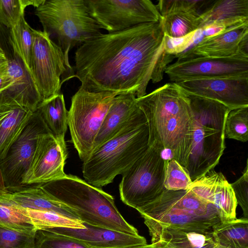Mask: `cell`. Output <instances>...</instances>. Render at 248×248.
<instances>
[{
	"instance_id": "6da1fadb",
	"label": "cell",
	"mask_w": 248,
	"mask_h": 248,
	"mask_svg": "<svg viewBox=\"0 0 248 248\" xmlns=\"http://www.w3.org/2000/svg\"><path fill=\"white\" fill-rule=\"evenodd\" d=\"M162 20L118 32L101 33L78 47L74 75L92 92L146 94L150 81L163 78L175 56L164 49Z\"/></svg>"
},
{
	"instance_id": "7a4b0ae2",
	"label": "cell",
	"mask_w": 248,
	"mask_h": 248,
	"mask_svg": "<svg viewBox=\"0 0 248 248\" xmlns=\"http://www.w3.org/2000/svg\"><path fill=\"white\" fill-rule=\"evenodd\" d=\"M147 120L149 145L171 156L186 169L190 155L193 119L185 92L176 83H168L137 98Z\"/></svg>"
},
{
	"instance_id": "3957f363",
	"label": "cell",
	"mask_w": 248,
	"mask_h": 248,
	"mask_svg": "<svg viewBox=\"0 0 248 248\" xmlns=\"http://www.w3.org/2000/svg\"><path fill=\"white\" fill-rule=\"evenodd\" d=\"M149 147L148 124L139 108L116 134L93 150L83 161L84 180L100 188L111 183Z\"/></svg>"
},
{
	"instance_id": "277c9868",
	"label": "cell",
	"mask_w": 248,
	"mask_h": 248,
	"mask_svg": "<svg viewBox=\"0 0 248 248\" xmlns=\"http://www.w3.org/2000/svg\"><path fill=\"white\" fill-rule=\"evenodd\" d=\"M137 211L151 237L167 227L212 234L221 223L214 206L186 190L165 189L155 200Z\"/></svg>"
},
{
	"instance_id": "5b68a950",
	"label": "cell",
	"mask_w": 248,
	"mask_h": 248,
	"mask_svg": "<svg viewBox=\"0 0 248 248\" xmlns=\"http://www.w3.org/2000/svg\"><path fill=\"white\" fill-rule=\"evenodd\" d=\"M40 185L72 208L83 223L134 235L137 229L128 223L112 196L71 174Z\"/></svg>"
},
{
	"instance_id": "8992f818",
	"label": "cell",
	"mask_w": 248,
	"mask_h": 248,
	"mask_svg": "<svg viewBox=\"0 0 248 248\" xmlns=\"http://www.w3.org/2000/svg\"><path fill=\"white\" fill-rule=\"evenodd\" d=\"M185 93L193 119L192 146L186 170L193 182L218 164L225 148V123L231 109L218 101Z\"/></svg>"
},
{
	"instance_id": "52a82bcc",
	"label": "cell",
	"mask_w": 248,
	"mask_h": 248,
	"mask_svg": "<svg viewBox=\"0 0 248 248\" xmlns=\"http://www.w3.org/2000/svg\"><path fill=\"white\" fill-rule=\"evenodd\" d=\"M34 14L43 31L62 48L69 61L70 50L102 33V28L91 16L85 0H45Z\"/></svg>"
},
{
	"instance_id": "ba28073f",
	"label": "cell",
	"mask_w": 248,
	"mask_h": 248,
	"mask_svg": "<svg viewBox=\"0 0 248 248\" xmlns=\"http://www.w3.org/2000/svg\"><path fill=\"white\" fill-rule=\"evenodd\" d=\"M117 92H92L80 87L72 96L68 114L71 142L84 161L92 153L95 139Z\"/></svg>"
},
{
	"instance_id": "9c48e42d",
	"label": "cell",
	"mask_w": 248,
	"mask_h": 248,
	"mask_svg": "<svg viewBox=\"0 0 248 248\" xmlns=\"http://www.w3.org/2000/svg\"><path fill=\"white\" fill-rule=\"evenodd\" d=\"M166 163L162 152L149 146L122 174L119 186L121 201L137 210L159 197L166 189Z\"/></svg>"
},
{
	"instance_id": "30bf717a",
	"label": "cell",
	"mask_w": 248,
	"mask_h": 248,
	"mask_svg": "<svg viewBox=\"0 0 248 248\" xmlns=\"http://www.w3.org/2000/svg\"><path fill=\"white\" fill-rule=\"evenodd\" d=\"M31 73L42 101L60 93L62 77L73 70L62 48L44 31L33 29Z\"/></svg>"
},
{
	"instance_id": "8fae6325",
	"label": "cell",
	"mask_w": 248,
	"mask_h": 248,
	"mask_svg": "<svg viewBox=\"0 0 248 248\" xmlns=\"http://www.w3.org/2000/svg\"><path fill=\"white\" fill-rule=\"evenodd\" d=\"M91 16L108 33L161 21L163 17L149 0H85Z\"/></svg>"
},
{
	"instance_id": "7c38bea8",
	"label": "cell",
	"mask_w": 248,
	"mask_h": 248,
	"mask_svg": "<svg viewBox=\"0 0 248 248\" xmlns=\"http://www.w3.org/2000/svg\"><path fill=\"white\" fill-rule=\"evenodd\" d=\"M48 133L50 132L41 116L34 111L4 157L0 160L5 185L9 192L22 187L21 182L32 161L38 139Z\"/></svg>"
},
{
	"instance_id": "4fadbf2b",
	"label": "cell",
	"mask_w": 248,
	"mask_h": 248,
	"mask_svg": "<svg viewBox=\"0 0 248 248\" xmlns=\"http://www.w3.org/2000/svg\"><path fill=\"white\" fill-rule=\"evenodd\" d=\"M165 73L175 83L197 78H248V54L240 52L224 58L177 60L167 67Z\"/></svg>"
},
{
	"instance_id": "5bb4252c",
	"label": "cell",
	"mask_w": 248,
	"mask_h": 248,
	"mask_svg": "<svg viewBox=\"0 0 248 248\" xmlns=\"http://www.w3.org/2000/svg\"><path fill=\"white\" fill-rule=\"evenodd\" d=\"M66 146L50 133L40 136L29 168L21 182L22 187L40 185L64 177Z\"/></svg>"
},
{
	"instance_id": "9a60e30c",
	"label": "cell",
	"mask_w": 248,
	"mask_h": 248,
	"mask_svg": "<svg viewBox=\"0 0 248 248\" xmlns=\"http://www.w3.org/2000/svg\"><path fill=\"white\" fill-rule=\"evenodd\" d=\"M176 84L188 93L218 101L231 110L248 107V78H197Z\"/></svg>"
},
{
	"instance_id": "2e32d148",
	"label": "cell",
	"mask_w": 248,
	"mask_h": 248,
	"mask_svg": "<svg viewBox=\"0 0 248 248\" xmlns=\"http://www.w3.org/2000/svg\"><path fill=\"white\" fill-rule=\"evenodd\" d=\"M189 189L214 206L221 223L236 218L238 204L231 184L221 172L209 171L192 182Z\"/></svg>"
},
{
	"instance_id": "e0dca14e",
	"label": "cell",
	"mask_w": 248,
	"mask_h": 248,
	"mask_svg": "<svg viewBox=\"0 0 248 248\" xmlns=\"http://www.w3.org/2000/svg\"><path fill=\"white\" fill-rule=\"evenodd\" d=\"M247 38L248 22H246L230 27L217 34L204 37L194 46L175 57L179 60H185L196 57L232 56L240 52H244L241 50V45Z\"/></svg>"
},
{
	"instance_id": "ac0fdd59",
	"label": "cell",
	"mask_w": 248,
	"mask_h": 248,
	"mask_svg": "<svg viewBox=\"0 0 248 248\" xmlns=\"http://www.w3.org/2000/svg\"><path fill=\"white\" fill-rule=\"evenodd\" d=\"M7 72L12 81L0 93V105H16L35 111L42 98L31 73L16 56L9 59Z\"/></svg>"
},
{
	"instance_id": "d6986e66",
	"label": "cell",
	"mask_w": 248,
	"mask_h": 248,
	"mask_svg": "<svg viewBox=\"0 0 248 248\" xmlns=\"http://www.w3.org/2000/svg\"><path fill=\"white\" fill-rule=\"evenodd\" d=\"M83 229H46L75 239L89 248H123L147 244L146 239L116 231L84 223Z\"/></svg>"
},
{
	"instance_id": "ffe728a7",
	"label": "cell",
	"mask_w": 248,
	"mask_h": 248,
	"mask_svg": "<svg viewBox=\"0 0 248 248\" xmlns=\"http://www.w3.org/2000/svg\"><path fill=\"white\" fill-rule=\"evenodd\" d=\"M139 108L137 97L133 93H123L117 95L114 98L95 139L93 151L116 134Z\"/></svg>"
},
{
	"instance_id": "44dd1931",
	"label": "cell",
	"mask_w": 248,
	"mask_h": 248,
	"mask_svg": "<svg viewBox=\"0 0 248 248\" xmlns=\"http://www.w3.org/2000/svg\"><path fill=\"white\" fill-rule=\"evenodd\" d=\"M4 196L22 208L52 211L79 219L72 208L57 199L40 185L27 186Z\"/></svg>"
},
{
	"instance_id": "7402d4cb",
	"label": "cell",
	"mask_w": 248,
	"mask_h": 248,
	"mask_svg": "<svg viewBox=\"0 0 248 248\" xmlns=\"http://www.w3.org/2000/svg\"><path fill=\"white\" fill-rule=\"evenodd\" d=\"M199 20V30L209 26L226 29L248 22V0H213Z\"/></svg>"
},
{
	"instance_id": "603a6c76",
	"label": "cell",
	"mask_w": 248,
	"mask_h": 248,
	"mask_svg": "<svg viewBox=\"0 0 248 248\" xmlns=\"http://www.w3.org/2000/svg\"><path fill=\"white\" fill-rule=\"evenodd\" d=\"M155 248H215L212 234L167 227L151 236Z\"/></svg>"
},
{
	"instance_id": "cb8c5ba5",
	"label": "cell",
	"mask_w": 248,
	"mask_h": 248,
	"mask_svg": "<svg viewBox=\"0 0 248 248\" xmlns=\"http://www.w3.org/2000/svg\"><path fill=\"white\" fill-rule=\"evenodd\" d=\"M33 112L19 106L0 105V160L4 157Z\"/></svg>"
},
{
	"instance_id": "d4e9b609",
	"label": "cell",
	"mask_w": 248,
	"mask_h": 248,
	"mask_svg": "<svg viewBox=\"0 0 248 248\" xmlns=\"http://www.w3.org/2000/svg\"><path fill=\"white\" fill-rule=\"evenodd\" d=\"M37 110L53 136L66 145L65 136L68 126V111L63 94L59 93L43 100Z\"/></svg>"
},
{
	"instance_id": "484cf974",
	"label": "cell",
	"mask_w": 248,
	"mask_h": 248,
	"mask_svg": "<svg viewBox=\"0 0 248 248\" xmlns=\"http://www.w3.org/2000/svg\"><path fill=\"white\" fill-rule=\"evenodd\" d=\"M212 235L222 248H248V219L221 223L213 227Z\"/></svg>"
},
{
	"instance_id": "4316f807",
	"label": "cell",
	"mask_w": 248,
	"mask_h": 248,
	"mask_svg": "<svg viewBox=\"0 0 248 248\" xmlns=\"http://www.w3.org/2000/svg\"><path fill=\"white\" fill-rule=\"evenodd\" d=\"M33 37V29L25 20L24 16L10 29L9 41L15 56L19 58L31 73Z\"/></svg>"
},
{
	"instance_id": "83f0119b",
	"label": "cell",
	"mask_w": 248,
	"mask_h": 248,
	"mask_svg": "<svg viewBox=\"0 0 248 248\" xmlns=\"http://www.w3.org/2000/svg\"><path fill=\"white\" fill-rule=\"evenodd\" d=\"M22 208L36 230L55 228H85L83 222L79 219L69 217L52 211Z\"/></svg>"
},
{
	"instance_id": "f1b7e54d",
	"label": "cell",
	"mask_w": 248,
	"mask_h": 248,
	"mask_svg": "<svg viewBox=\"0 0 248 248\" xmlns=\"http://www.w3.org/2000/svg\"><path fill=\"white\" fill-rule=\"evenodd\" d=\"M162 17L164 34L170 37H181L199 30V17L193 14L176 12Z\"/></svg>"
},
{
	"instance_id": "f546056e",
	"label": "cell",
	"mask_w": 248,
	"mask_h": 248,
	"mask_svg": "<svg viewBox=\"0 0 248 248\" xmlns=\"http://www.w3.org/2000/svg\"><path fill=\"white\" fill-rule=\"evenodd\" d=\"M0 225L18 230H36L22 208L4 196L0 197Z\"/></svg>"
},
{
	"instance_id": "4dcf8cb0",
	"label": "cell",
	"mask_w": 248,
	"mask_h": 248,
	"mask_svg": "<svg viewBox=\"0 0 248 248\" xmlns=\"http://www.w3.org/2000/svg\"><path fill=\"white\" fill-rule=\"evenodd\" d=\"M213 0H160L155 5L162 17L176 12L188 13L198 17L205 12Z\"/></svg>"
},
{
	"instance_id": "1f68e13d",
	"label": "cell",
	"mask_w": 248,
	"mask_h": 248,
	"mask_svg": "<svg viewBox=\"0 0 248 248\" xmlns=\"http://www.w3.org/2000/svg\"><path fill=\"white\" fill-rule=\"evenodd\" d=\"M225 138L242 142L248 140V107L231 110L225 123Z\"/></svg>"
},
{
	"instance_id": "d6a6232c",
	"label": "cell",
	"mask_w": 248,
	"mask_h": 248,
	"mask_svg": "<svg viewBox=\"0 0 248 248\" xmlns=\"http://www.w3.org/2000/svg\"><path fill=\"white\" fill-rule=\"evenodd\" d=\"M192 181L186 170L174 158L166 159L164 186L167 190L189 188Z\"/></svg>"
},
{
	"instance_id": "836d02e7",
	"label": "cell",
	"mask_w": 248,
	"mask_h": 248,
	"mask_svg": "<svg viewBox=\"0 0 248 248\" xmlns=\"http://www.w3.org/2000/svg\"><path fill=\"white\" fill-rule=\"evenodd\" d=\"M36 231L18 230L0 225V248H34Z\"/></svg>"
},
{
	"instance_id": "e575fe53",
	"label": "cell",
	"mask_w": 248,
	"mask_h": 248,
	"mask_svg": "<svg viewBox=\"0 0 248 248\" xmlns=\"http://www.w3.org/2000/svg\"><path fill=\"white\" fill-rule=\"evenodd\" d=\"M34 248H89L77 240L46 230L36 231Z\"/></svg>"
},
{
	"instance_id": "d590c367",
	"label": "cell",
	"mask_w": 248,
	"mask_h": 248,
	"mask_svg": "<svg viewBox=\"0 0 248 248\" xmlns=\"http://www.w3.org/2000/svg\"><path fill=\"white\" fill-rule=\"evenodd\" d=\"M25 8L22 0H0V23L12 28L24 16Z\"/></svg>"
},
{
	"instance_id": "8d00e7d4",
	"label": "cell",
	"mask_w": 248,
	"mask_h": 248,
	"mask_svg": "<svg viewBox=\"0 0 248 248\" xmlns=\"http://www.w3.org/2000/svg\"><path fill=\"white\" fill-rule=\"evenodd\" d=\"M201 33L200 30L195 31L183 37L173 38L164 35V49L167 53L176 56L184 52Z\"/></svg>"
},
{
	"instance_id": "74e56055",
	"label": "cell",
	"mask_w": 248,
	"mask_h": 248,
	"mask_svg": "<svg viewBox=\"0 0 248 248\" xmlns=\"http://www.w3.org/2000/svg\"><path fill=\"white\" fill-rule=\"evenodd\" d=\"M237 204L242 208L244 218L248 219V160L241 176L230 184Z\"/></svg>"
},
{
	"instance_id": "f35d334b",
	"label": "cell",
	"mask_w": 248,
	"mask_h": 248,
	"mask_svg": "<svg viewBox=\"0 0 248 248\" xmlns=\"http://www.w3.org/2000/svg\"><path fill=\"white\" fill-rule=\"evenodd\" d=\"M11 81V78L8 74L7 68L6 71L0 75V93L10 85Z\"/></svg>"
},
{
	"instance_id": "ab89813d",
	"label": "cell",
	"mask_w": 248,
	"mask_h": 248,
	"mask_svg": "<svg viewBox=\"0 0 248 248\" xmlns=\"http://www.w3.org/2000/svg\"><path fill=\"white\" fill-rule=\"evenodd\" d=\"M9 59L0 46V75L3 74L7 69L9 64Z\"/></svg>"
},
{
	"instance_id": "60d3db41",
	"label": "cell",
	"mask_w": 248,
	"mask_h": 248,
	"mask_svg": "<svg viewBox=\"0 0 248 248\" xmlns=\"http://www.w3.org/2000/svg\"><path fill=\"white\" fill-rule=\"evenodd\" d=\"M9 193L5 186L3 175L0 167V197L4 196Z\"/></svg>"
},
{
	"instance_id": "b9f144b4",
	"label": "cell",
	"mask_w": 248,
	"mask_h": 248,
	"mask_svg": "<svg viewBox=\"0 0 248 248\" xmlns=\"http://www.w3.org/2000/svg\"><path fill=\"white\" fill-rule=\"evenodd\" d=\"M44 1L45 0H22L23 3L26 8L32 5L36 8L41 5Z\"/></svg>"
},
{
	"instance_id": "7bdbcfd3",
	"label": "cell",
	"mask_w": 248,
	"mask_h": 248,
	"mask_svg": "<svg viewBox=\"0 0 248 248\" xmlns=\"http://www.w3.org/2000/svg\"><path fill=\"white\" fill-rule=\"evenodd\" d=\"M123 248H155L151 244H144L141 245H138L132 247H128Z\"/></svg>"
},
{
	"instance_id": "ee69618b",
	"label": "cell",
	"mask_w": 248,
	"mask_h": 248,
	"mask_svg": "<svg viewBox=\"0 0 248 248\" xmlns=\"http://www.w3.org/2000/svg\"><path fill=\"white\" fill-rule=\"evenodd\" d=\"M215 248H222L220 247V246H218L217 245Z\"/></svg>"
}]
</instances>
